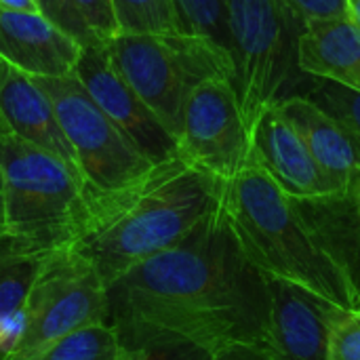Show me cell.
<instances>
[{"label": "cell", "mask_w": 360, "mask_h": 360, "mask_svg": "<svg viewBox=\"0 0 360 360\" xmlns=\"http://www.w3.org/2000/svg\"><path fill=\"white\" fill-rule=\"evenodd\" d=\"M108 300L124 350L194 344L215 354L238 346L272 352L268 278L240 251L221 202L175 247L114 281Z\"/></svg>", "instance_id": "6da1fadb"}, {"label": "cell", "mask_w": 360, "mask_h": 360, "mask_svg": "<svg viewBox=\"0 0 360 360\" xmlns=\"http://www.w3.org/2000/svg\"><path fill=\"white\" fill-rule=\"evenodd\" d=\"M224 179L177 156L154 165L137 181L86 198V215L76 240L110 287L133 266L184 240L224 194Z\"/></svg>", "instance_id": "7a4b0ae2"}, {"label": "cell", "mask_w": 360, "mask_h": 360, "mask_svg": "<svg viewBox=\"0 0 360 360\" xmlns=\"http://www.w3.org/2000/svg\"><path fill=\"white\" fill-rule=\"evenodd\" d=\"M346 19L360 30V0H346Z\"/></svg>", "instance_id": "1f68e13d"}, {"label": "cell", "mask_w": 360, "mask_h": 360, "mask_svg": "<svg viewBox=\"0 0 360 360\" xmlns=\"http://www.w3.org/2000/svg\"><path fill=\"white\" fill-rule=\"evenodd\" d=\"M251 139L253 162L259 165L291 198L338 194L302 135L283 116L276 103L259 114Z\"/></svg>", "instance_id": "8fae6325"}, {"label": "cell", "mask_w": 360, "mask_h": 360, "mask_svg": "<svg viewBox=\"0 0 360 360\" xmlns=\"http://www.w3.org/2000/svg\"><path fill=\"white\" fill-rule=\"evenodd\" d=\"M25 312L21 344L0 360H30L68 333L110 323L108 285L80 251L63 247L40 257Z\"/></svg>", "instance_id": "52a82bcc"}, {"label": "cell", "mask_w": 360, "mask_h": 360, "mask_svg": "<svg viewBox=\"0 0 360 360\" xmlns=\"http://www.w3.org/2000/svg\"><path fill=\"white\" fill-rule=\"evenodd\" d=\"M354 293H356V304H359V308H356V310L360 312V285L356 287V291H354Z\"/></svg>", "instance_id": "e575fe53"}, {"label": "cell", "mask_w": 360, "mask_h": 360, "mask_svg": "<svg viewBox=\"0 0 360 360\" xmlns=\"http://www.w3.org/2000/svg\"><path fill=\"white\" fill-rule=\"evenodd\" d=\"M40 13L51 19L55 25H59L65 34L76 38L82 46L99 44V40L93 36V32L86 27L82 17L76 13L72 0H38Z\"/></svg>", "instance_id": "cb8c5ba5"}, {"label": "cell", "mask_w": 360, "mask_h": 360, "mask_svg": "<svg viewBox=\"0 0 360 360\" xmlns=\"http://www.w3.org/2000/svg\"><path fill=\"white\" fill-rule=\"evenodd\" d=\"M175 4L186 34L205 36L230 53L226 0H175Z\"/></svg>", "instance_id": "44dd1931"}, {"label": "cell", "mask_w": 360, "mask_h": 360, "mask_svg": "<svg viewBox=\"0 0 360 360\" xmlns=\"http://www.w3.org/2000/svg\"><path fill=\"white\" fill-rule=\"evenodd\" d=\"M74 76L86 86L105 116L127 135V139L154 165L177 158L179 141L148 108L137 91L116 68L105 42L84 46Z\"/></svg>", "instance_id": "30bf717a"}, {"label": "cell", "mask_w": 360, "mask_h": 360, "mask_svg": "<svg viewBox=\"0 0 360 360\" xmlns=\"http://www.w3.org/2000/svg\"><path fill=\"white\" fill-rule=\"evenodd\" d=\"M8 249V240H6V228H4V217L0 211V251Z\"/></svg>", "instance_id": "836d02e7"}, {"label": "cell", "mask_w": 360, "mask_h": 360, "mask_svg": "<svg viewBox=\"0 0 360 360\" xmlns=\"http://www.w3.org/2000/svg\"><path fill=\"white\" fill-rule=\"evenodd\" d=\"M297 95L308 97L310 101L325 108L329 114H333L338 120H342L360 141V93L340 84V82L308 74L304 78Z\"/></svg>", "instance_id": "ffe728a7"}, {"label": "cell", "mask_w": 360, "mask_h": 360, "mask_svg": "<svg viewBox=\"0 0 360 360\" xmlns=\"http://www.w3.org/2000/svg\"><path fill=\"white\" fill-rule=\"evenodd\" d=\"M120 352L122 346L114 327L101 323L68 333L30 360H116Z\"/></svg>", "instance_id": "ac0fdd59"}, {"label": "cell", "mask_w": 360, "mask_h": 360, "mask_svg": "<svg viewBox=\"0 0 360 360\" xmlns=\"http://www.w3.org/2000/svg\"><path fill=\"white\" fill-rule=\"evenodd\" d=\"M177 141L181 158L224 181L253 162L251 129L230 78L217 76L192 91Z\"/></svg>", "instance_id": "9c48e42d"}, {"label": "cell", "mask_w": 360, "mask_h": 360, "mask_svg": "<svg viewBox=\"0 0 360 360\" xmlns=\"http://www.w3.org/2000/svg\"><path fill=\"white\" fill-rule=\"evenodd\" d=\"M72 4L99 42H108L118 34L112 0H72Z\"/></svg>", "instance_id": "d4e9b609"}, {"label": "cell", "mask_w": 360, "mask_h": 360, "mask_svg": "<svg viewBox=\"0 0 360 360\" xmlns=\"http://www.w3.org/2000/svg\"><path fill=\"white\" fill-rule=\"evenodd\" d=\"M2 217L8 249L40 259L70 247L86 215L82 179L57 156L0 129Z\"/></svg>", "instance_id": "277c9868"}, {"label": "cell", "mask_w": 360, "mask_h": 360, "mask_svg": "<svg viewBox=\"0 0 360 360\" xmlns=\"http://www.w3.org/2000/svg\"><path fill=\"white\" fill-rule=\"evenodd\" d=\"M327 360H360V312L338 308L331 319Z\"/></svg>", "instance_id": "603a6c76"}, {"label": "cell", "mask_w": 360, "mask_h": 360, "mask_svg": "<svg viewBox=\"0 0 360 360\" xmlns=\"http://www.w3.org/2000/svg\"><path fill=\"white\" fill-rule=\"evenodd\" d=\"M226 19L232 84L253 131L259 114L297 95L308 76L300 65L308 19L289 0H226Z\"/></svg>", "instance_id": "5b68a950"}, {"label": "cell", "mask_w": 360, "mask_h": 360, "mask_svg": "<svg viewBox=\"0 0 360 360\" xmlns=\"http://www.w3.org/2000/svg\"><path fill=\"white\" fill-rule=\"evenodd\" d=\"M213 360H276V356L270 350L238 346V348H230V350H224V352L215 354Z\"/></svg>", "instance_id": "f1b7e54d"}, {"label": "cell", "mask_w": 360, "mask_h": 360, "mask_svg": "<svg viewBox=\"0 0 360 360\" xmlns=\"http://www.w3.org/2000/svg\"><path fill=\"white\" fill-rule=\"evenodd\" d=\"M4 251H6V249H4Z\"/></svg>", "instance_id": "8d00e7d4"}, {"label": "cell", "mask_w": 360, "mask_h": 360, "mask_svg": "<svg viewBox=\"0 0 360 360\" xmlns=\"http://www.w3.org/2000/svg\"><path fill=\"white\" fill-rule=\"evenodd\" d=\"M0 118L19 139L61 158L78 177L76 156L40 82L0 57ZM82 179V177H80Z\"/></svg>", "instance_id": "4fadbf2b"}, {"label": "cell", "mask_w": 360, "mask_h": 360, "mask_svg": "<svg viewBox=\"0 0 360 360\" xmlns=\"http://www.w3.org/2000/svg\"><path fill=\"white\" fill-rule=\"evenodd\" d=\"M270 335L276 360H327L335 306L283 281H270Z\"/></svg>", "instance_id": "5bb4252c"}, {"label": "cell", "mask_w": 360, "mask_h": 360, "mask_svg": "<svg viewBox=\"0 0 360 360\" xmlns=\"http://www.w3.org/2000/svg\"><path fill=\"white\" fill-rule=\"evenodd\" d=\"M105 46L127 82L175 137L192 91L217 76L234 78L230 53L198 34H116Z\"/></svg>", "instance_id": "8992f818"}, {"label": "cell", "mask_w": 360, "mask_h": 360, "mask_svg": "<svg viewBox=\"0 0 360 360\" xmlns=\"http://www.w3.org/2000/svg\"><path fill=\"white\" fill-rule=\"evenodd\" d=\"M291 200L316 245L356 291L360 285V219L346 192Z\"/></svg>", "instance_id": "2e32d148"}, {"label": "cell", "mask_w": 360, "mask_h": 360, "mask_svg": "<svg viewBox=\"0 0 360 360\" xmlns=\"http://www.w3.org/2000/svg\"><path fill=\"white\" fill-rule=\"evenodd\" d=\"M40 259L0 251V319L21 310L32 289Z\"/></svg>", "instance_id": "7402d4cb"}, {"label": "cell", "mask_w": 360, "mask_h": 360, "mask_svg": "<svg viewBox=\"0 0 360 360\" xmlns=\"http://www.w3.org/2000/svg\"><path fill=\"white\" fill-rule=\"evenodd\" d=\"M221 205L234 238L266 278L283 281L342 310H356V293L316 245L283 188L255 162L224 184Z\"/></svg>", "instance_id": "3957f363"}, {"label": "cell", "mask_w": 360, "mask_h": 360, "mask_svg": "<svg viewBox=\"0 0 360 360\" xmlns=\"http://www.w3.org/2000/svg\"><path fill=\"white\" fill-rule=\"evenodd\" d=\"M36 80L55 105L59 124L76 156L86 198L116 192L154 167L105 116L74 74Z\"/></svg>", "instance_id": "ba28073f"}, {"label": "cell", "mask_w": 360, "mask_h": 360, "mask_svg": "<svg viewBox=\"0 0 360 360\" xmlns=\"http://www.w3.org/2000/svg\"><path fill=\"white\" fill-rule=\"evenodd\" d=\"M118 34H177L181 30L175 0H112Z\"/></svg>", "instance_id": "d6986e66"}, {"label": "cell", "mask_w": 360, "mask_h": 360, "mask_svg": "<svg viewBox=\"0 0 360 360\" xmlns=\"http://www.w3.org/2000/svg\"><path fill=\"white\" fill-rule=\"evenodd\" d=\"M0 129H6V127H4V122H2V118H0Z\"/></svg>", "instance_id": "d590c367"}, {"label": "cell", "mask_w": 360, "mask_h": 360, "mask_svg": "<svg viewBox=\"0 0 360 360\" xmlns=\"http://www.w3.org/2000/svg\"><path fill=\"white\" fill-rule=\"evenodd\" d=\"M82 49L42 13L0 8V57L34 78L74 74Z\"/></svg>", "instance_id": "7c38bea8"}, {"label": "cell", "mask_w": 360, "mask_h": 360, "mask_svg": "<svg viewBox=\"0 0 360 360\" xmlns=\"http://www.w3.org/2000/svg\"><path fill=\"white\" fill-rule=\"evenodd\" d=\"M215 352L194 344H165L148 348L143 360H213Z\"/></svg>", "instance_id": "484cf974"}, {"label": "cell", "mask_w": 360, "mask_h": 360, "mask_svg": "<svg viewBox=\"0 0 360 360\" xmlns=\"http://www.w3.org/2000/svg\"><path fill=\"white\" fill-rule=\"evenodd\" d=\"M276 105L302 135L333 190L338 194L346 192L352 171L360 165V141L356 135L308 97L291 95Z\"/></svg>", "instance_id": "9a60e30c"}, {"label": "cell", "mask_w": 360, "mask_h": 360, "mask_svg": "<svg viewBox=\"0 0 360 360\" xmlns=\"http://www.w3.org/2000/svg\"><path fill=\"white\" fill-rule=\"evenodd\" d=\"M27 329L25 306L4 319H0V354H11L23 340Z\"/></svg>", "instance_id": "4316f807"}, {"label": "cell", "mask_w": 360, "mask_h": 360, "mask_svg": "<svg viewBox=\"0 0 360 360\" xmlns=\"http://www.w3.org/2000/svg\"><path fill=\"white\" fill-rule=\"evenodd\" d=\"M0 8H6V11H25V13H40L38 0H0Z\"/></svg>", "instance_id": "4dcf8cb0"}, {"label": "cell", "mask_w": 360, "mask_h": 360, "mask_svg": "<svg viewBox=\"0 0 360 360\" xmlns=\"http://www.w3.org/2000/svg\"><path fill=\"white\" fill-rule=\"evenodd\" d=\"M300 65L306 74L360 93V30L346 17L310 19L300 44Z\"/></svg>", "instance_id": "e0dca14e"}, {"label": "cell", "mask_w": 360, "mask_h": 360, "mask_svg": "<svg viewBox=\"0 0 360 360\" xmlns=\"http://www.w3.org/2000/svg\"><path fill=\"white\" fill-rule=\"evenodd\" d=\"M308 21L346 17V0H289Z\"/></svg>", "instance_id": "83f0119b"}, {"label": "cell", "mask_w": 360, "mask_h": 360, "mask_svg": "<svg viewBox=\"0 0 360 360\" xmlns=\"http://www.w3.org/2000/svg\"><path fill=\"white\" fill-rule=\"evenodd\" d=\"M143 354H146V350H124L122 348V352L118 354L116 360H143Z\"/></svg>", "instance_id": "d6a6232c"}, {"label": "cell", "mask_w": 360, "mask_h": 360, "mask_svg": "<svg viewBox=\"0 0 360 360\" xmlns=\"http://www.w3.org/2000/svg\"><path fill=\"white\" fill-rule=\"evenodd\" d=\"M346 196L350 198V202H352V207H354V211H356V215H359L360 219V165L352 171V175L348 179Z\"/></svg>", "instance_id": "f546056e"}]
</instances>
